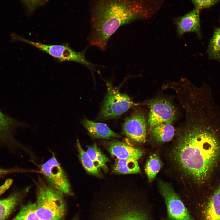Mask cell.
<instances>
[{
  "instance_id": "cell-15",
  "label": "cell",
  "mask_w": 220,
  "mask_h": 220,
  "mask_svg": "<svg viewBox=\"0 0 220 220\" xmlns=\"http://www.w3.org/2000/svg\"><path fill=\"white\" fill-rule=\"evenodd\" d=\"M17 125L14 119L5 115L0 110V142L11 145L15 144L12 132Z\"/></svg>"
},
{
  "instance_id": "cell-31",
  "label": "cell",
  "mask_w": 220,
  "mask_h": 220,
  "mask_svg": "<svg viewBox=\"0 0 220 220\" xmlns=\"http://www.w3.org/2000/svg\"></svg>"
},
{
  "instance_id": "cell-9",
  "label": "cell",
  "mask_w": 220,
  "mask_h": 220,
  "mask_svg": "<svg viewBox=\"0 0 220 220\" xmlns=\"http://www.w3.org/2000/svg\"><path fill=\"white\" fill-rule=\"evenodd\" d=\"M159 187L167 207L169 218L171 220H194L180 198L168 183L160 181Z\"/></svg>"
},
{
  "instance_id": "cell-13",
  "label": "cell",
  "mask_w": 220,
  "mask_h": 220,
  "mask_svg": "<svg viewBox=\"0 0 220 220\" xmlns=\"http://www.w3.org/2000/svg\"><path fill=\"white\" fill-rule=\"evenodd\" d=\"M81 123L90 134L97 138L109 139L111 137H120L119 134L114 132L105 124L96 123L86 118L81 120Z\"/></svg>"
},
{
  "instance_id": "cell-29",
  "label": "cell",
  "mask_w": 220,
  "mask_h": 220,
  "mask_svg": "<svg viewBox=\"0 0 220 220\" xmlns=\"http://www.w3.org/2000/svg\"><path fill=\"white\" fill-rule=\"evenodd\" d=\"M12 220H16L15 218H14Z\"/></svg>"
},
{
  "instance_id": "cell-7",
  "label": "cell",
  "mask_w": 220,
  "mask_h": 220,
  "mask_svg": "<svg viewBox=\"0 0 220 220\" xmlns=\"http://www.w3.org/2000/svg\"><path fill=\"white\" fill-rule=\"evenodd\" d=\"M145 103L149 109L148 119L149 129L160 123H173L175 120L176 109L168 99L158 97L147 101Z\"/></svg>"
},
{
  "instance_id": "cell-18",
  "label": "cell",
  "mask_w": 220,
  "mask_h": 220,
  "mask_svg": "<svg viewBox=\"0 0 220 220\" xmlns=\"http://www.w3.org/2000/svg\"><path fill=\"white\" fill-rule=\"evenodd\" d=\"M205 220H220V186L213 193L205 208Z\"/></svg>"
},
{
  "instance_id": "cell-17",
  "label": "cell",
  "mask_w": 220,
  "mask_h": 220,
  "mask_svg": "<svg viewBox=\"0 0 220 220\" xmlns=\"http://www.w3.org/2000/svg\"><path fill=\"white\" fill-rule=\"evenodd\" d=\"M113 170L116 174H136L141 171L138 160L134 158H117L113 165Z\"/></svg>"
},
{
  "instance_id": "cell-25",
  "label": "cell",
  "mask_w": 220,
  "mask_h": 220,
  "mask_svg": "<svg viewBox=\"0 0 220 220\" xmlns=\"http://www.w3.org/2000/svg\"><path fill=\"white\" fill-rule=\"evenodd\" d=\"M193 3L195 9H200L208 8L216 4L220 0H190Z\"/></svg>"
},
{
  "instance_id": "cell-30",
  "label": "cell",
  "mask_w": 220,
  "mask_h": 220,
  "mask_svg": "<svg viewBox=\"0 0 220 220\" xmlns=\"http://www.w3.org/2000/svg\"><path fill=\"white\" fill-rule=\"evenodd\" d=\"M77 220L76 219H74V220Z\"/></svg>"
},
{
  "instance_id": "cell-4",
  "label": "cell",
  "mask_w": 220,
  "mask_h": 220,
  "mask_svg": "<svg viewBox=\"0 0 220 220\" xmlns=\"http://www.w3.org/2000/svg\"><path fill=\"white\" fill-rule=\"evenodd\" d=\"M63 193L50 185L38 186L36 213L41 220H60L65 212Z\"/></svg>"
},
{
  "instance_id": "cell-16",
  "label": "cell",
  "mask_w": 220,
  "mask_h": 220,
  "mask_svg": "<svg viewBox=\"0 0 220 220\" xmlns=\"http://www.w3.org/2000/svg\"><path fill=\"white\" fill-rule=\"evenodd\" d=\"M28 188L15 191L7 198L0 200V220H5L8 218Z\"/></svg>"
},
{
  "instance_id": "cell-22",
  "label": "cell",
  "mask_w": 220,
  "mask_h": 220,
  "mask_svg": "<svg viewBox=\"0 0 220 220\" xmlns=\"http://www.w3.org/2000/svg\"><path fill=\"white\" fill-rule=\"evenodd\" d=\"M207 52L210 59L220 62V28L215 30Z\"/></svg>"
},
{
  "instance_id": "cell-24",
  "label": "cell",
  "mask_w": 220,
  "mask_h": 220,
  "mask_svg": "<svg viewBox=\"0 0 220 220\" xmlns=\"http://www.w3.org/2000/svg\"><path fill=\"white\" fill-rule=\"evenodd\" d=\"M25 5L29 14L32 13L39 7L44 5L49 0H20Z\"/></svg>"
},
{
  "instance_id": "cell-27",
  "label": "cell",
  "mask_w": 220,
  "mask_h": 220,
  "mask_svg": "<svg viewBox=\"0 0 220 220\" xmlns=\"http://www.w3.org/2000/svg\"><path fill=\"white\" fill-rule=\"evenodd\" d=\"M13 180L11 179H6L4 183L0 186V196L6 192L12 184Z\"/></svg>"
},
{
  "instance_id": "cell-26",
  "label": "cell",
  "mask_w": 220,
  "mask_h": 220,
  "mask_svg": "<svg viewBox=\"0 0 220 220\" xmlns=\"http://www.w3.org/2000/svg\"><path fill=\"white\" fill-rule=\"evenodd\" d=\"M20 171V170L16 168H4L0 167V178L7 175Z\"/></svg>"
},
{
  "instance_id": "cell-28",
  "label": "cell",
  "mask_w": 220,
  "mask_h": 220,
  "mask_svg": "<svg viewBox=\"0 0 220 220\" xmlns=\"http://www.w3.org/2000/svg\"><path fill=\"white\" fill-rule=\"evenodd\" d=\"M189 108H188V109H189ZM199 109H201V108H199ZM204 110H205V109H204ZM206 111H207V110H206ZM208 112H209V111H208ZM211 113H212V112H211ZM213 114H214V113H213ZM216 116H217V115H216Z\"/></svg>"
},
{
  "instance_id": "cell-11",
  "label": "cell",
  "mask_w": 220,
  "mask_h": 220,
  "mask_svg": "<svg viewBox=\"0 0 220 220\" xmlns=\"http://www.w3.org/2000/svg\"><path fill=\"white\" fill-rule=\"evenodd\" d=\"M199 12V10L195 9L174 20L177 35L179 38L181 37L185 33L193 32L196 33L198 38H201Z\"/></svg>"
},
{
  "instance_id": "cell-2",
  "label": "cell",
  "mask_w": 220,
  "mask_h": 220,
  "mask_svg": "<svg viewBox=\"0 0 220 220\" xmlns=\"http://www.w3.org/2000/svg\"><path fill=\"white\" fill-rule=\"evenodd\" d=\"M146 0H90V45L105 50L121 26L147 17Z\"/></svg>"
},
{
  "instance_id": "cell-8",
  "label": "cell",
  "mask_w": 220,
  "mask_h": 220,
  "mask_svg": "<svg viewBox=\"0 0 220 220\" xmlns=\"http://www.w3.org/2000/svg\"><path fill=\"white\" fill-rule=\"evenodd\" d=\"M41 170L49 185L63 193L68 195L72 194L66 174L53 154L42 165Z\"/></svg>"
},
{
  "instance_id": "cell-3",
  "label": "cell",
  "mask_w": 220,
  "mask_h": 220,
  "mask_svg": "<svg viewBox=\"0 0 220 220\" xmlns=\"http://www.w3.org/2000/svg\"><path fill=\"white\" fill-rule=\"evenodd\" d=\"M113 184L94 194L89 220H148L130 184Z\"/></svg>"
},
{
  "instance_id": "cell-20",
  "label": "cell",
  "mask_w": 220,
  "mask_h": 220,
  "mask_svg": "<svg viewBox=\"0 0 220 220\" xmlns=\"http://www.w3.org/2000/svg\"><path fill=\"white\" fill-rule=\"evenodd\" d=\"M86 151L96 166L105 172L108 171L106 163L109 161V159L102 153L95 143L88 146Z\"/></svg>"
},
{
  "instance_id": "cell-21",
  "label": "cell",
  "mask_w": 220,
  "mask_h": 220,
  "mask_svg": "<svg viewBox=\"0 0 220 220\" xmlns=\"http://www.w3.org/2000/svg\"><path fill=\"white\" fill-rule=\"evenodd\" d=\"M162 166V162L157 154L154 153L149 156L145 167V172L149 182L153 180Z\"/></svg>"
},
{
  "instance_id": "cell-19",
  "label": "cell",
  "mask_w": 220,
  "mask_h": 220,
  "mask_svg": "<svg viewBox=\"0 0 220 220\" xmlns=\"http://www.w3.org/2000/svg\"><path fill=\"white\" fill-rule=\"evenodd\" d=\"M76 146L81 162L86 171L89 174L101 177V173L100 168L94 164L86 151L82 148L79 141L77 139Z\"/></svg>"
},
{
  "instance_id": "cell-1",
  "label": "cell",
  "mask_w": 220,
  "mask_h": 220,
  "mask_svg": "<svg viewBox=\"0 0 220 220\" xmlns=\"http://www.w3.org/2000/svg\"><path fill=\"white\" fill-rule=\"evenodd\" d=\"M173 151L174 161L196 182L207 180L220 156V122L204 113L185 114Z\"/></svg>"
},
{
  "instance_id": "cell-23",
  "label": "cell",
  "mask_w": 220,
  "mask_h": 220,
  "mask_svg": "<svg viewBox=\"0 0 220 220\" xmlns=\"http://www.w3.org/2000/svg\"><path fill=\"white\" fill-rule=\"evenodd\" d=\"M15 218L16 220H41L36 213V203L24 206Z\"/></svg>"
},
{
  "instance_id": "cell-12",
  "label": "cell",
  "mask_w": 220,
  "mask_h": 220,
  "mask_svg": "<svg viewBox=\"0 0 220 220\" xmlns=\"http://www.w3.org/2000/svg\"><path fill=\"white\" fill-rule=\"evenodd\" d=\"M105 146L112 155L117 159L134 158L138 160L143 154L139 148L127 143L113 140L105 142Z\"/></svg>"
},
{
  "instance_id": "cell-10",
  "label": "cell",
  "mask_w": 220,
  "mask_h": 220,
  "mask_svg": "<svg viewBox=\"0 0 220 220\" xmlns=\"http://www.w3.org/2000/svg\"><path fill=\"white\" fill-rule=\"evenodd\" d=\"M146 119L142 110L139 109L134 110L123 123L122 133L136 142L144 143L146 141L147 134Z\"/></svg>"
},
{
  "instance_id": "cell-6",
  "label": "cell",
  "mask_w": 220,
  "mask_h": 220,
  "mask_svg": "<svg viewBox=\"0 0 220 220\" xmlns=\"http://www.w3.org/2000/svg\"><path fill=\"white\" fill-rule=\"evenodd\" d=\"M15 39L24 42L49 54L59 61H73L85 65L92 70L95 65L90 62L85 57V51L78 52L68 46L62 45H47L36 42L16 35Z\"/></svg>"
},
{
  "instance_id": "cell-14",
  "label": "cell",
  "mask_w": 220,
  "mask_h": 220,
  "mask_svg": "<svg viewBox=\"0 0 220 220\" xmlns=\"http://www.w3.org/2000/svg\"><path fill=\"white\" fill-rule=\"evenodd\" d=\"M173 123L166 122L160 123L150 129L151 139L157 143H162L169 141L173 138L175 130Z\"/></svg>"
},
{
  "instance_id": "cell-5",
  "label": "cell",
  "mask_w": 220,
  "mask_h": 220,
  "mask_svg": "<svg viewBox=\"0 0 220 220\" xmlns=\"http://www.w3.org/2000/svg\"><path fill=\"white\" fill-rule=\"evenodd\" d=\"M105 82L107 91L100 112L101 119L106 120L117 117L139 104L134 103L127 94L114 87L111 82Z\"/></svg>"
}]
</instances>
